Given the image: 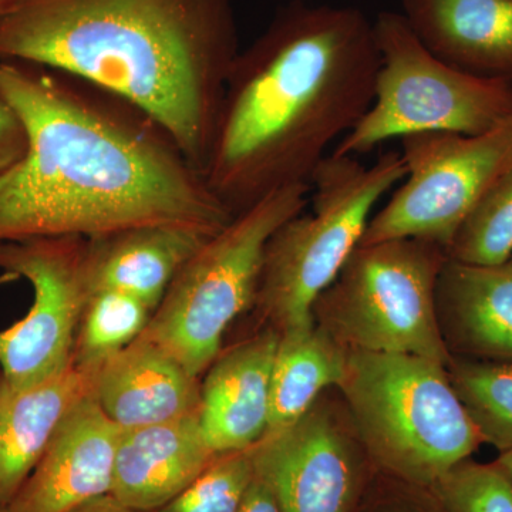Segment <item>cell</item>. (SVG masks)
Returning a JSON list of instances; mask_svg holds the SVG:
<instances>
[{
    "instance_id": "21",
    "label": "cell",
    "mask_w": 512,
    "mask_h": 512,
    "mask_svg": "<svg viewBox=\"0 0 512 512\" xmlns=\"http://www.w3.org/2000/svg\"><path fill=\"white\" fill-rule=\"evenodd\" d=\"M458 399L483 444L512 448V362L453 356L447 367Z\"/></svg>"
},
{
    "instance_id": "15",
    "label": "cell",
    "mask_w": 512,
    "mask_h": 512,
    "mask_svg": "<svg viewBox=\"0 0 512 512\" xmlns=\"http://www.w3.org/2000/svg\"><path fill=\"white\" fill-rule=\"evenodd\" d=\"M217 457L204 439L198 412L121 430L110 495L133 510L156 512Z\"/></svg>"
},
{
    "instance_id": "23",
    "label": "cell",
    "mask_w": 512,
    "mask_h": 512,
    "mask_svg": "<svg viewBox=\"0 0 512 512\" xmlns=\"http://www.w3.org/2000/svg\"><path fill=\"white\" fill-rule=\"evenodd\" d=\"M471 265L507 264L512 256V167L485 192L447 249Z\"/></svg>"
},
{
    "instance_id": "34",
    "label": "cell",
    "mask_w": 512,
    "mask_h": 512,
    "mask_svg": "<svg viewBox=\"0 0 512 512\" xmlns=\"http://www.w3.org/2000/svg\"><path fill=\"white\" fill-rule=\"evenodd\" d=\"M0 512H6L5 510H0Z\"/></svg>"
},
{
    "instance_id": "26",
    "label": "cell",
    "mask_w": 512,
    "mask_h": 512,
    "mask_svg": "<svg viewBox=\"0 0 512 512\" xmlns=\"http://www.w3.org/2000/svg\"><path fill=\"white\" fill-rule=\"evenodd\" d=\"M28 150V136L18 111L0 92V174L19 163Z\"/></svg>"
},
{
    "instance_id": "1",
    "label": "cell",
    "mask_w": 512,
    "mask_h": 512,
    "mask_svg": "<svg viewBox=\"0 0 512 512\" xmlns=\"http://www.w3.org/2000/svg\"><path fill=\"white\" fill-rule=\"evenodd\" d=\"M0 92L28 136L25 156L0 174V242L144 225L218 232L234 218L170 133L116 93L6 59Z\"/></svg>"
},
{
    "instance_id": "20",
    "label": "cell",
    "mask_w": 512,
    "mask_h": 512,
    "mask_svg": "<svg viewBox=\"0 0 512 512\" xmlns=\"http://www.w3.org/2000/svg\"><path fill=\"white\" fill-rule=\"evenodd\" d=\"M279 333L266 434L285 429L305 416L320 394L330 386L339 387L348 369L349 349L318 323Z\"/></svg>"
},
{
    "instance_id": "27",
    "label": "cell",
    "mask_w": 512,
    "mask_h": 512,
    "mask_svg": "<svg viewBox=\"0 0 512 512\" xmlns=\"http://www.w3.org/2000/svg\"><path fill=\"white\" fill-rule=\"evenodd\" d=\"M238 512H281V508L268 485L255 474V480L252 481Z\"/></svg>"
},
{
    "instance_id": "11",
    "label": "cell",
    "mask_w": 512,
    "mask_h": 512,
    "mask_svg": "<svg viewBox=\"0 0 512 512\" xmlns=\"http://www.w3.org/2000/svg\"><path fill=\"white\" fill-rule=\"evenodd\" d=\"M255 474L281 512H353L363 485L355 439L325 403L251 447Z\"/></svg>"
},
{
    "instance_id": "28",
    "label": "cell",
    "mask_w": 512,
    "mask_h": 512,
    "mask_svg": "<svg viewBox=\"0 0 512 512\" xmlns=\"http://www.w3.org/2000/svg\"><path fill=\"white\" fill-rule=\"evenodd\" d=\"M72 512H140L133 510V508L126 507L117 501L113 495H104V497L97 498V500L90 501V503L82 505Z\"/></svg>"
},
{
    "instance_id": "4",
    "label": "cell",
    "mask_w": 512,
    "mask_h": 512,
    "mask_svg": "<svg viewBox=\"0 0 512 512\" xmlns=\"http://www.w3.org/2000/svg\"><path fill=\"white\" fill-rule=\"evenodd\" d=\"M339 389L359 443L404 483L430 488L483 444L447 367L426 357L349 350Z\"/></svg>"
},
{
    "instance_id": "16",
    "label": "cell",
    "mask_w": 512,
    "mask_h": 512,
    "mask_svg": "<svg viewBox=\"0 0 512 512\" xmlns=\"http://www.w3.org/2000/svg\"><path fill=\"white\" fill-rule=\"evenodd\" d=\"M441 336L451 356L512 362V265L448 258L436 286Z\"/></svg>"
},
{
    "instance_id": "30",
    "label": "cell",
    "mask_w": 512,
    "mask_h": 512,
    "mask_svg": "<svg viewBox=\"0 0 512 512\" xmlns=\"http://www.w3.org/2000/svg\"><path fill=\"white\" fill-rule=\"evenodd\" d=\"M19 2L20 0H0V18H2L6 12H9V10Z\"/></svg>"
},
{
    "instance_id": "9",
    "label": "cell",
    "mask_w": 512,
    "mask_h": 512,
    "mask_svg": "<svg viewBox=\"0 0 512 512\" xmlns=\"http://www.w3.org/2000/svg\"><path fill=\"white\" fill-rule=\"evenodd\" d=\"M400 141L406 177L370 218L359 247L417 238L447 251L478 201L512 167V117L480 136L419 133Z\"/></svg>"
},
{
    "instance_id": "8",
    "label": "cell",
    "mask_w": 512,
    "mask_h": 512,
    "mask_svg": "<svg viewBox=\"0 0 512 512\" xmlns=\"http://www.w3.org/2000/svg\"><path fill=\"white\" fill-rule=\"evenodd\" d=\"M448 259L434 242L390 239L357 247L313 306L320 328L349 350L403 353L450 366L436 309Z\"/></svg>"
},
{
    "instance_id": "17",
    "label": "cell",
    "mask_w": 512,
    "mask_h": 512,
    "mask_svg": "<svg viewBox=\"0 0 512 512\" xmlns=\"http://www.w3.org/2000/svg\"><path fill=\"white\" fill-rule=\"evenodd\" d=\"M402 15L444 62L512 86V0H403Z\"/></svg>"
},
{
    "instance_id": "12",
    "label": "cell",
    "mask_w": 512,
    "mask_h": 512,
    "mask_svg": "<svg viewBox=\"0 0 512 512\" xmlns=\"http://www.w3.org/2000/svg\"><path fill=\"white\" fill-rule=\"evenodd\" d=\"M121 429L93 392L66 414L6 512H72L111 494Z\"/></svg>"
},
{
    "instance_id": "3",
    "label": "cell",
    "mask_w": 512,
    "mask_h": 512,
    "mask_svg": "<svg viewBox=\"0 0 512 512\" xmlns=\"http://www.w3.org/2000/svg\"><path fill=\"white\" fill-rule=\"evenodd\" d=\"M239 52L235 0H20L0 18V59L130 101L201 174Z\"/></svg>"
},
{
    "instance_id": "7",
    "label": "cell",
    "mask_w": 512,
    "mask_h": 512,
    "mask_svg": "<svg viewBox=\"0 0 512 512\" xmlns=\"http://www.w3.org/2000/svg\"><path fill=\"white\" fill-rule=\"evenodd\" d=\"M380 55L375 99L333 156L357 157L419 133L480 136L512 117V86L463 72L434 55L402 13L375 22Z\"/></svg>"
},
{
    "instance_id": "6",
    "label": "cell",
    "mask_w": 512,
    "mask_h": 512,
    "mask_svg": "<svg viewBox=\"0 0 512 512\" xmlns=\"http://www.w3.org/2000/svg\"><path fill=\"white\" fill-rule=\"evenodd\" d=\"M308 192V185H293L234 215L181 268L144 335L191 375L207 372L229 325L255 306L269 239L305 210Z\"/></svg>"
},
{
    "instance_id": "33",
    "label": "cell",
    "mask_w": 512,
    "mask_h": 512,
    "mask_svg": "<svg viewBox=\"0 0 512 512\" xmlns=\"http://www.w3.org/2000/svg\"><path fill=\"white\" fill-rule=\"evenodd\" d=\"M508 262H510V264L512 265V256H511V259H510V261H508Z\"/></svg>"
},
{
    "instance_id": "31",
    "label": "cell",
    "mask_w": 512,
    "mask_h": 512,
    "mask_svg": "<svg viewBox=\"0 0 512 512\" xmlns=\"http://www.w3.org/2000/svg\"><path fill=\"white\" fill-rule=\"evenodd\" d=\"M15 276L9 275V274H2L0 275V285L2 284H9V282H15Z\"/></svg>"
},
{
    "instance_id": "32",
    "label": "cell",
    "mask_w": 512,
    "mask_h": 512,
    "mask_svg": "<svg viewBox=\"0 0 512 512\" xmlns=\"http://www.w3.org/2000/svg\"><path fill=\"white\" fill-rule=\"evenodd\" d=\"M380 512H407V511L387 510V511H380Z\"/></svg>"
},
{
    "instance_id": "24",
    "label": "cell",
    "mask_w": 512,
    "mask_h": 512,
    "mask_svg": "<svg viewBox=\"0 0 512 512\" xmlns=\"http://www.w3.org/2000/svg\"><path fill=\"white\" fill-rule=\"evenodd\" d=\"M254 480L251 448L221 454L156 512H238Z\"/></svg>"
},
{
    "instance_id": "18",
    "label": "cell",
    "mask_w": 512,
    "mask_h": 512,
    "mask_svg": "<svg viewBox=\"0 0 512 512\" xmlns=\"http://www.w3.org/2000/svg\"><path fill=\"white\" fill-rule=\"evenodd\" d=\"M215 234L188 225H144L89 238L90 291L128 293L154 313L181 268Z\"/></svg>"
},
{
    "instance_id": "29",
    "label": "cell",
    "mask_w": 512,
    "mask_h": 512,
    "mask_svg": "<svg viewBox=\"0 0 512 512\" xmlns=\"http://www.w3.org/2000/svg\"><path fill=\"white\" fill-rule=\"evenodd\" d=\"M495 463L498 464L505 473L508 474L512 478V448L510 450L504 451V453H500V457L495 460Z\"/></svg>"
},
{
    "instance_id": "5",
    "label": "cell",
    "mask_w": 512,
    "mask_h": 512,
    "mask_svg": "<svg viewBox=\"0 0 512 512\" xmlns=\"http://www.w3.org/2000/svg\"><path fill=\"white\" fill-rule=\"evenodd\" d=\"M402 154L372 165L329 154L312 178V210L276 229L265 248L255 306L278 332L315 322L313 306L359 247L377 202L406 177Z\"/></svg>"
},
{
    "instance_id": "2",
    "label": "cell",
    "mask_w": 512,
    "mask_h": 512,
    "mask_svg": "<svg viewBox=\"0 0 512 512\" xmlns=\"http://www.w3.org/2000/svg\"><path fill=\"white\" fill-rule=\"evenodd\" d=\"M375 26L355 6L292 0L241 49L222 97L204 180L232 214L311 187L375 99Z\"/></svg>"
},
{
    "instance_id": "19",
    "label": "cell",
    "mask_w": 512,
    "mask_h": 512,
    "mask_svg": "<svg viewBox=\"0 0 512 512\" xmlns=\"http://www.w3.org/2000/svg\"><path fill=\"white\" fill-rule=\"evenodd\" d=\"M96 373L76 365L13 387L0 376V510H6L45 454L66 414L93 392Z\"/></svg>"
},
{
    "instance_id": "22",
    "label": "cell",
    "mask_w": 512,
    "mask_h": 512,
    "mask_svg": "<svg viewBox=\"0 0 512 512\" xmlns=\"http://www.w3.org/2000/svg\"><path fill=\"white\" fill-rule=\"evenodd\" d=\"M151 316L153 311L128 293L114 289L90 292L74 343V365L96 373L140 338Z\"/></svg>"
},
{
    "instance_id": "10",
    "label": "cell",
    "mask_w": 512,
    "mask_h": 512,
    "mask_svg": "<svg viewBox=\"0 0 512 512\" xmlns=\"http://www.w3.org/2000/svg\"><path fill=\"white\" fill-rule=\"evenodd\" d=\"M0 271L32 285L29 312L0 330V376L25 387L73 365L74 343L90 296L89 238L0 242Z\"/></svg>"
},
{
    "instance_id": "14",
    "label": "cell",
    "mask_w": 512,
    "mask_h": 512,
    "mask_svg": "<svg viewBox=\"0 0 512 512\" xmlns=\"http://www.w3.org/2000/svg\"><path fill=\"white\" fill-rule=\"evenodd\" d=\"M198 379L143 332L97 370L93 394L116 426L131 430L197 413Z\"/></svg>"
},
{
    "instance_id": "25",
    "label": "cell",
    "mask_w": 512,
    "mask_h": 512,
    "mask_svg": "<svg viewBox=\"0 0 512 512\" xmlns=\"http://www.w3.org/2000/svg\"><path fill=\"white\" fill-rule=\"evenodd\" d=\"M430 490L443 512H512V478L497 463L466 458Z\"/></svg>"
},
{
    "instance_id": "13",
    "label": "cell",
    "mask_w": 512,
    "mask_h": 512,
    "mask_svg": "<svg viewBox=\"0 0 512 512\" xmlns=\"http://www.w3.org/2000/svg\"><path fill=\"white\" fill-rule=\"evenodd\" d=\"M279 336L274 328L262 330L208 367L198 413L204 439L217 456L248 450L265 436Z\"/></svg>"
}]
</instances>
